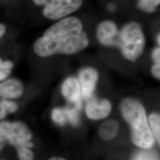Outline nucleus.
<instances>
[{"label":"nucleus","mask_w":160,"mask_h":160,"mask_svg":"<svg viewBox=\"0 0 160 160\" xmlns=\"http://www.w3.org/2000/svg\"><path fill=\"white\" fill-rule=\"evenodd\" d=\"M62 93L69 102L80 110L82 106V95L78 79L73 77H68L62 85Z\"/></svg>","instance_id":"obj_8"},{"label":"nucleus","mask_w":160,"mask_h":160,"mask_svg":"<svg viewBox=\"0 0 160 160\" xmlns=\"http://www.w3.org/2000/svg\"><path fill=\"white\" fill-rule=\"evenodd\" d=\"M98 79H99V73L93 68H84L79 72L78 81L79 82L83 99L88 101L91 97H93Z\"/></svg>","instance_id":"obj_7"},{"label":"nucleus","mask_w":160,"mask_h":160,"mask_svg":"<svg viewBox=\"0 0 160 160\" xmlns=\"http://www.w3.org/2000/svg\"><path fill=\"white\" fill-rule=\"evenodd\" d=\"M88 44V37L80 19L76 17H67L46 30L43 35L36 40L33 50L40 57L72 55L83 51Z\"/></svg>","instance_id":"obj_1"},{"label":"nucleus","mask_w":160,"mask_h":160,"mask_svg":"<svg viewBox=\"0 0 160 160\" xmlns=\"http://www.w3.org/2000/svg\"><path fill=\"white\" fill-rule=\"evenodd\" d=\"M152 59L155 64H160V48L156 47L152 53Z\"/></svg>","instance_id":"obj_19"},{"label":"nucleus","mask_w":160,"mask_h":160,"mask_svg":"<svg viewBox=\"0 0 160 160\" xmlns=\"http://www.w3.org/2000/svg\"><path fill=\"white\" fill-rule=\"evenodd\" d=\"M5 32H6V27L5 26V25L0 23V39L5 35Z\"/></svg>","instance_id":"obj_23"},{"label":"nucleus","mask_w":160,"mask_h":160,"mask_svg":"<svg viewBox=\"0 0 160 160\" xmlns=\"http://www.w3.org/2000/svg\"><path fill=\"white\" fill-rule=\"evenodd\" d=\"M97 37L104 46L119 48V30L117 24L111 20H104L97 25Z\"/></svg>","instance_id":"obj_6"},{"label":"nucleus","mask_w":160,"mask_h":160,"mask_svg":"<svg viewBox=\"0 0 160 160\" xmlns=\"http://www.w3.org/2000/svg\"><path fill=\"white\" fill-rule=\"evenodd\" d=\"M119 124L114 119H110L102 124L99 129V136L102 139L110 140L117 136Z\"/></svg>","instance_id":"obj_11"},{"label":"nucleus","mask_w":160,"mask_h":160,"mask_svg":"<svg viewBox=\"0 0 160 160\" xmlns=\"http://www.w3.org/2000/svg\"><path fill=\"white\" fill-rule=\"evenodd\" d=\"M13 62L11 60H4L0 57V69H5V70H12L13 68Z\"/></svg>","instance_id":"obj_18"},{"label":"nucleus","mask_w":160,"mask_h":160,"mask_svg":"<svg viewBox=\"0 0 160 160\" xmlns=\"http://www.w3.org/2000/svg\"><path fill=\"white\" fill-rule=\"evenodd\" d=\"M149 127L153 137L157 139L158 143L160 142V117L159 113H152L149 116Z\"/></svg>","instance_id":"obj_12"},{"label":"nucleus","mask_w":160,"mask_h":160,"mask_svg":"<svg viewBox=\"0 0 160 160\" xmlns=\"http://www.w3.org/2000/svg\"><path fill=\"white\" fill-rule=\"evenodd\" d=\"M111 103L107 99H97L91 97L87 101L85 112L87 117L92 120L105 119L110 115L111 111Z\"/></svg>","instance_id":"obj_9"},{"label":"nucleus","mask_w":160,"mask_h":160,"mask_svg":"<svg viewBox=\"0 0 160 160\" xmlns=\"http://www.w3.org/2000/svg\"><path fill=\"white\" fill-rule=\"evenodd\" d=\"M35 5L43 6L42 13L51 20H59L78 11L83 0H33Z\"/></svg>","instance_id":"obj_5"},{"label":"nucleus","mask_w":160,"mask_h":160,"mask_svg":"<svg viewBox=\"0 0 160 160\" xmlns=\"http://www.w3.org/2000/svg\"><path fill=\"white\" fill-rule=\"evenodd\" d=\"M0 160H5V159H0Z\"/></svg>","instance_id":"obj_26"},{"label":"nucleus","mask_w":160,"mask_h":160,"mask_svg":"<svg viewBox=\"0 0 160 160\" xmlns=\"http://www.w3.org/2000/svg\"><path fill=\"white\" fill-rule=\"evenodd\" d=\"M8 115V113L6 112L5 109L4 108L2 104L1 99H0V121L2 120H5V119L7 117V116Z\"/></svg>","instance_id":"obj_22"},{"label":"nucleus","mask_w":160,"mask_h":160,"mask_svg":"<svg viewBox=\"0 0 160 160\" xmlns=\"http://www.w3.org/2000/svg\"><path fill=\"white\" fill-rule=\"evenodd\" d=\"M151 73L157 79H160V64H153L151 68Z\"/></svg>","instance_id":"obj_21"},{"label":"nucleus","mask_w":160,"mask_h":160,"mask_svg":"<svg viewBox=\"0 0 160 160\" xmlns=\"http://www.w3.org/2000/svg\"><path fill=\"white\" fill-rule=\"evenodd\" d=\"M16 151L19 160H34V153L31 151V149L21 148Z\"/></svg>","instance_id":"obj_16"},{"label":"nucleus","mask_w":160,"mask_h":160,"mask_svg":"<svg viewBox=\"0 0 160 160\" xmlns=\"http://www.w3.org/2000/svg\"><path fill=\"white\" fill-rule=\"evenodd\" d=\"M1 99L2 104L4 108L5 109L6 112L8 113V114H11V113H15L19 108V105L13 100H9V99Z\"/></svg>","instance_id":"obj_17"},{"label":"nucleus","mask_w":160,"mask_h":160,"mask_svg":"<svg viewBox=\"0 0 160 160\" xmlns=\"http://www.w3.org/2000/svg\"><path fill=\"white\" fill-rule=\"evenodd\" d=\"M66 115H67L68 122H69L73 126H79V111L75 107L73 108H65Z\"/></svg>","instance_id":"obj_15"},{"label":"nucleus","mask_w":160,"mask_h":160,"mask_svg":"<svg viewBox=\"0 0 160 160\" xmlns=\"http://www.w3.org/2000/svg\"><path fill=\"white\" fill-rule=\"evenodd\" d=\"M159 37H160L159 34H158V35H157V42H158V45H159V43H160V42H159Z\"/></svg>","instance_id":"obj_25"},{"label":"nucleus","mask_w":160,"mask_h":160,"mask_svg":"<svg viewBox=\"0 0 160 160\" xmlns=\"http://www.w3.org/2000/svg\"><path fill=\"white\" fill-rule=\"evenodd\" d=\"M48 160H66L65 159H64L62 157H52L51 159H49Z\"/></svg>","instance_id":"obj_24"},{"label":"nucleus","mask_w":160,"mask_h":160,"mask_svg":"<svg viewBox=\"0 0 160 160\" xmlns=\"http://www.w3.org/2000/svg\"><path fill=\"white\" fill-rule=\"evenodd\" d=\"M160 0H137V8L147 13H153L159 5Z\"/></svg>","instance_id":"obj_13"},{"label":"nucleus","mask_w":160,"mask_h":160,"mask_svg":"<svg viewBox=\"0 0 160 160\" xmlns=\"http://www.w3.org/2000/svg\"><path fill=\"white\" fill-rule=\"evenodd\" d=\"M33 134L25 122L21 121H0V153L6 145L15 148H33Z\"/></svg>","instance_id":"obj_4"},{"label":"nucleus","mask_w":160,"mask_h":160,"mask_svg":"<svg viewBox=\"0 0 160 160\" xmlns=\"http://www.w3.org/2000/svg\"><path fill=\"white\" fill-rule=\"evenodd\" d=\"M25 87L22 82L16 78H9L0 82V99L13 100L23 95Z\"/></svg>","instance_id":"obj_10"},{"label":"nucleus","mask_w":160,"mask_h":160,"mask_svg":"<svg viewBox=\"0 0 160 160\" xmlns=\"http://www.w3.org/2000/svg\"><path fill=\"white\" fill-rule=\"evenodd\" d=\"M122 115L131 128L132 141L137 147L150 149L154 144V137L150 129L143 105L133 98H125L120 104Z\"/></svg>","instance_id":"obj_2"},{"label":"nucleus","mask_w":160,"mask_h":160,"mask_svg":"<svg viewBox=\"0 0 160 160\" xmlns=\"http://www.w3.org/2000/svg\"><path fill=\"white\" fill-rule=\"evenodd\" d=\"M145 37L139 23L130 22L119 31V48L126 59L135 62L145 47Z\"/></svg>","instance_id":"obj_3"},{"label":"nucleus","mask_w":160,"mask_h":160,"mask_svg":"<svg viewBox=\"0 0 160 160\" xmlns=\"http://www.w3.org/2000/svg\"><path fill=\"white\" fill-rule=\"evenodd\" d=\"M51 118L56 124L60 126H64L68 122V118L66 112L64 108H55L51 111Z\"/></svg>","instance_id":"obj_14"},{"label":"nucleus","mask_w":160,"mask_h":160,"mask_svg":"<svg viewBox=\"0 0 160 160\" xmlns=\"http://www.w3.org/2000/svg\"><path fill=\"white\" fill-rule=\"evenodd\" d=\"M134 160H155V159L153 157V156L150 154V153L142 152V153H138V155L136 156Z\"/></svg>","instance_id":"obj_20"}]
</instances>
